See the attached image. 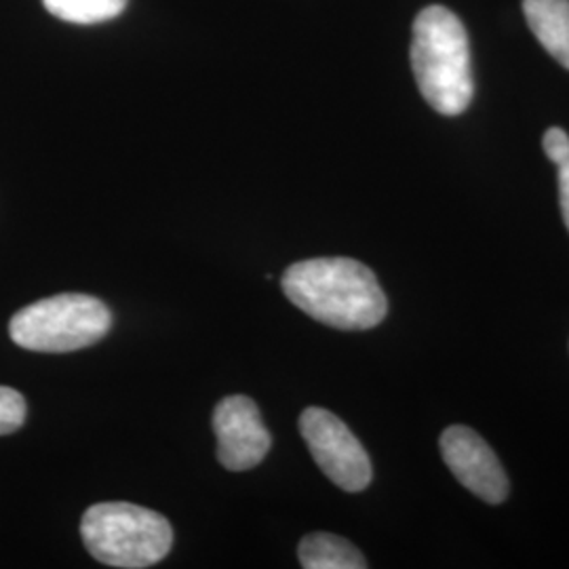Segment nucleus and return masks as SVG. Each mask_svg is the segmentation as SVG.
Instances as JSON below:
<instances>
[{
  "mask_svg": "<svg viewBox=\"0 0 569 569\" xmlns=\"http://www.w3.org/2000/svg\"><path fill=\"white\" fill-rule=\"evenodd\" d=\"M281 287L291 305L323 326L359 331L387 317V296L376 274L350 258L296 262L284 270Z\"/></svg>",
  "mask_w": 569,
  "mask_h": 569,
  "instance_id": "f257e3e1",
  "label": "nucleus"
},
{
  "mask_svg": "<svg viewBox=\"0 0 569 569\" xmlns=\"http://www.w3.org/2000/svg\"><path fill=\"white\" fill-rule=\"evenodd\" d=\"M411 68L428 106L443 117H458L472 100L468 34L446 7L432 4L413 21Z\"/></svg>",
  "mask_w": 569,
  "mask_h": 569,
  "instance_id": "f03ea898",
  "label": "nucleus"
},
{
  "mask_svg": "<svg viewBox=\"0 0 569 569\" xmlns=\"http://www.w3.org/2000/svg\"><path fill=\"white\" fill-rule=\"evenodd\" d=\"M81 538L103 566L142 569L157 566L173 545L171 523L157 510L129 502H103L84 510Z\"/></svg>",
  "mask_w": 569,
  "mask_h": 569,
  "instance_id": "7ed1b4c3",
  "label": "nucleus"
},
{
  "mask_svg": "<svg viewBox=\"0 0 569 569\" xmlns=\"http://www.w3.org/2000/svg\"><path fill=\"white\" fill-rule=\"evenodd\" d=\"M112 327V312L87 293H60L13 315L9 336L34 352H74L100 342Z\"/></svg>",
  "mask_w": 569,
  "mask_h": 569,
  "instance_id": "20e7f679",
  "label": "nucleus"
},
{
  "mask_svg": "<svg viewBox=\"0 0 569 569\" xmlns=\"http://www.w3.org/2000/svg\"><path fill=\"white\" fill-rule=\"evenodd\" d=\"M300 432L331 483L350 493L363 491L371 483L369 456L338 416L323 407H308L300 416Z\"/></svg>",
  "mask_w": 569,
  "mask_h": 569,
  "instance_id": "39448f33",
  "label": "nucleus"
},
{
  "mask_svg": "<svg viewBox=\"0 0 569 569\" xmlns=\"http://www.w3.org/2000/svg\"><path fill=\"white\" fill-rule=\"evenodd\" d=\"M213 432L218 439V460L232 472L258 467L272 443L260 409L244 395H232L218 403Z\"/></svg>",
  "mask_w": 569,
  "mask_h": 569,
  "instance_id": "423d86ee",
  "label": "nucleus"
},
{
  "mask_svg": "<svg viewBox=\"0 0 569 569\" xmlns=\"http://www.w3.org/2000/svg\"><path fill=\"white\" fill-rule=\"evenodd\" d=\"M441 453L453 477L488 505L509 498V479L493 449L468 427H449L441 435Z\"/></svg>",
  "mask_w": 569,
  "mask_h": 569,
  "instance_id": "0eeeda50",
  "label": "nucleus"
},
{
  "mask_svg": "<svg viewBox=\"0 0 569 569\" xmlns=\"http://www.w3.org/2000/svg\"><path fill=\"white\" fill-rule=\"evenodd\" d=\"M533 37L569 70V0H523Z\"/></svg>",
  "mask_w": 569,
  "mask_h": 569,
  "instance_id": "6e6552de",
  "label": "nucleus"
},
{
  "mask_svg": "<svg viewBox=\"0 0 569 569\" xmlns=\"http://www.w3.org/2000/svg\"><path fill=\"white\" fill-rule=\"evenodd\" d=\"M306 569H366V557L352 542L333 533H308L298 547Z\"/></svg>",
  "mask_w": 569,
  "mask_h": 569,
  "instance_id": "1a4fd4ad",
  "label": "nucleus"
},
{
  "mask_svg": "<svg viewBox=\"0 0 569 569\" xmlns=\"http://www.w3.org/2000/svg\"><path fill=\"white\" fill-rule=\"evenodd\" d=\"M47 11L70 23H100L121 13L127 0H42Z\"/></svg>",
  "mask_w": 569,
  "mask_h": 569,
  "instance_id": "9d476101",
  "label": "nucleus"
},
{
  "mask_svg": "<svg viewBox=\"0 0 569 569\" xmlns=\"http://www.w3.org/2000/svg\"><path fill=\"white\" fill-rule=\"evenodd\" d=\"M26 422V401L18 390L0 387V437L20 430Z\"/></svg>",
  "mask_w": 569,
  "mask_h": 569,
  "instance_id": "9b49d317",
  "label": "nucleus"
},
{
  "mask_svg": "<svg viewBox=\"0 0 569 569\" xmlns=\"http://www.w3.org/2000/svg\"><path fill=\"white\" fill-rule=\"evenodd\" d=\"M542 148L550 163L561 164L569 159V136L561 127H550L542 138Z\"/></svg>",
  "mask_w": 569,
  "mask_h": 569,
  "instance_id": "f8f14e48",
  "label": "nucleus"
},
{
  "mask_svg": "<svg viewBox=\"0 0 569 569\" xmlns=\"http://www.w3.org/2000/svg\"><path fill=\"white\" fill-rule=\"evenodd\" d=\"M559 169V203H561V213H563V222L569 230V159L566 163L557 164Z\"/></svg>",
  "mask_w": 569,
  "mask_h": 569,
  "instance_id": "ddd939ff",
  "label": "nucleus"
}]
</instances>
